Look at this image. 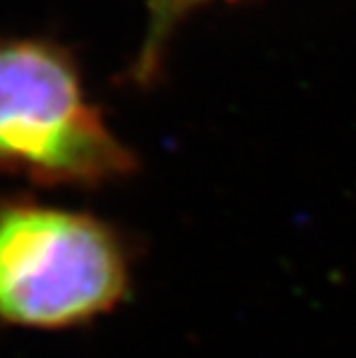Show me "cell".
I'll return each instance as SVG.
<instances>
[{"label": "cell", "instance_id": "cell-1", "mask_svg": "<svg viewBox=\"0 0 356 358\" xmlns=\"http://www.w3.org/2000/svg\"><path fill=\"white\" fill-rule=\"evenodd\" d=\"M123 292V252L97 220L42 206L0 210V317L7 322L79 324Z\"/></svg>", "mask_w": 356, "mask_h": 358}, {"label": "cell", "instance_id": "cell-2", "mask_svg": "<svg viewBox=\"0 0 356 358\" xmlns=\"http://www.w3.org/2000/svg\"><path fill=\"white\" fill-rule=\"evenodd\" d=\"M0 162L40 180L95 182L130 169L67 60L40 44L0 47Z\"/></svg>", "mask_w": 356, "mask_h": 358}, {"label": "cell", "instance_id": "cell-3", "mask_svg": "<svg viewBox=\"0 0 356 358\" xmlns=\"http://www.w3.org/2000/svg\"><path fill=\"white\" fill-rule=\"evenodd\" d=\"M162 3L169 7V5H185V3H192V0H162Z\"/></svg>", "mask_w": 356, "mask_h": 358}]
</instances>
